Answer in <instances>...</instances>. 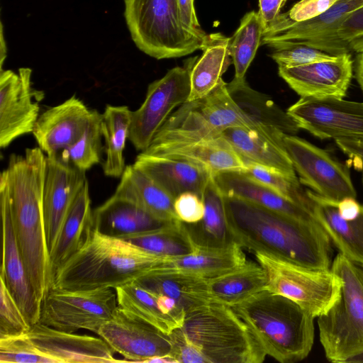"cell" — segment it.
I'll return each mask as SVG.
<instances>
[{"instance_id":"obj_41","label":"cell","mask_w":363,"mask_h":363,"mask_svg":"<svg viewBox=\"0 0 363 363\" xmlns=\"http://www.w3.org/2000/svg\"><path fill=\"white\" fill-rule=\"evenodd\" d=\"M245 164L246 169L244 172L249 177L270 187L284 198L305 208L312 213L313 200L310 196L309 190L302 187L298 177H291L251 162H247Z\"/></svg>"},{"instance_id":"obj_21","label":"cell","mask_w":363,"mask_h":363,"mask_svg":"<svg viewBox=\"0 0 363 363\" xmlns=\"http://www.w3.org/2000/svg\"><path fill=\"white\" fill-rule=\"evenodd\" d=\"M91 113L75 95L48 108L39 116L32 133L38 147L47 157H57L83 134Z\"/></svg>"},{"instance_id":"obj_37","label":"cell","mask_w":363,"mask_h":363,"mask_svg":"<svg viewBox=\"0 0 363 363\" xmlns=\"http://www.w3.org/2000/svg\"><path fill=\"white\" fill-rule=\"evenodd\" d=\"M208 281L213 301L231 306L264 289L267 278L259 264L247 261L231 272L208 279Z\"/></svg>"},{"instance_id":"obj_25","label":"cell","mask_w":363,"mask_h":363,"mask_svg":"<svg viewBox=\"0 0 363 363\" xmlns=\"http://www.w3.org/2000/svg\"><path fill=\"white\" fill-rule=\"evenodd\" d=\"M313 200L311 212L340 253L363 267V206L358 217L347 220L341 217L337 202L309 190Z\"/></svg>"},{"instance_id":"obj_6","label":"cell","mask_w":363,"mask_h":363,"mask_svg":"<svg viewBox=\"0 0 363 363\" xmlns=\"http://www.w3.org/2000/svg\"><path fill=\"white\" fill-rule=\"evenodd\" d=\"M330 269L340 287L333 305L318 317L319 337L328 360L344 363L363 352V267L339 252Z\"/></svg>"},{"instance_id":"obj_14","label":"cell","mask_w":363,"mask_h":363,"mask_svg":"<svg viewBox=\"0 0 363 363\" xmlns=\"http://www.w3.org/2000/svg\"><path fill=\"white\" fill-rule=\"evenodd\" d=\"M130 362H173L170 336L118 306L113 317L97 333Z\"/></svg>"},{"instance_id":"obj_10","label":"cell","mask_w":363,"mask_h":363,"mask_svg":"<svg viewBox=\"0 0 363 363\" xmlns=\"http://www.w3.org/2000/svg\"><path fill=\"white\" fill-rule=\"evenodd\" d=\"M117 307L113 288L85 291L51 288L42 300L39 323L68 333L85 329L97 334Z\"/></svg>"},{"instance_id":"obj_2","label":"cell","mask_w":363,"mask_h":363,"mask_svg":"<svg viewBox=\"0 0 363 363\" xmlns=\"http://www.w3.org/2000/svg\"><path fill=\"white\" fill-rule=\"evenodd\" d=\"M46 156L38 147L10 155L0 176L6 194L13 230L35 294L40 302L52 286L43 212Z\"/></svg>"},{"instance_id":"obj_20","label":"cell","mask_w":363,"mask_h":363,"mask_svg":"<svg viewBox=\"0 0 363 363\" xmlns=\"http://www.w3.org/2000/svg\"><path fill=\"white\" fill-rule=\"evenodd\" d=\"M26 335L43 354L58 363L118 362L113 350L101 337L76 335L40 323L30 326Z\"/></svg>"},{"instance_id":"obj_45","label":"cell","mask_w":363,"mask_h":363,"mask_svg":"<svg viewBox=\"0 0 363 363\" xmlns=\"http://www.w3.org/2000/svg\"><path fill=\"white\" fill-rule=\"evenodd\" d=\"M363 35V7L349 15L328 40L315 48L333 55L350 52L348 43Z\"/></svg>"},{"instance_id":"obj_30","label":"cell","mask_w":363,"mask_h":363,"mask_svg":"<svg viewBox=\"0 0 363 363\" xmlns=\"http://www.w3.org/2000/svg\"><path fill=\"white\" fill-rule=\"evenodd\" d=\"M220 135L230 144L245 163H254L297 177L284 145L258 131L241 128H228Z\"/></svg>"},{"instance_id":"obj_31","label":"cell","mask_w":363,"mask_h":363,"mask_svg":"<svg viewBox=\"0 0 363 363\" xmlns=\"http://www.w3.org/2000/svg\"><path fill=\"white\" fill-rule=\"evenodd\" d=\"M229 93L240 108L260 127L282 140L300 129L292 118L267 95L252 89L246 80L227 84Z\"/></svg>"},{"instance_id":"obj_54","label":"cell","mask_w":363,"mask_h":363,"mask_svg":"<svg viewBox=\"0 0 363 363\" xmlns=\"http://www.w3.org/2000/svg\"><path fill=\"white\" fill-rule=\"evenodd\" d=\"M1 69H3V64L4 61L6 59V43L4 39V35H3V26H1Z\"/></svg>"},{"instance_id":"obj_27","label":"cell","mask_w":363,"mask_h":363,"mask_svg":"<svg viewBox=\"0 0 363 363\" xmlns=\"http://www.w3.org/2000/svg\"><path fill=\"white\" fill-rule=\"evenodd\" d=\"M93 220L94 230L118 238L158 229L175 221L161 220L113 194L93 211Z\"/></svg>"},{"instance_id":"obj_29","label":"cell","mask_w":363,"mask_h":363,"mask_svg":"<svg viewBox=\"0 0 363 363\" xmlns=\"http://www.w3.org/2000/svg\"><path fill=\"white\" fill-rule=\"evenodd\" d=\"M142 287L173 298L186 314L215 302L211 296L208 279L171 270L151 272L136 279Z\"/></svg>"},{"instance_id":"obj_24","label":"cell","mask_w":363,"mask_h":363,"mask_svg":"<svg viewBox=\"0 0 363 363\" xmlns=\"http://www.w3.org/2000/svg\"><path fill=\"white\" fill-rule=\"evenodd\" d=\"M118 306L169 335L183 325L186 313L173 298L156 294L135 281L116 287Z\"/></svg>"},{"instance_id":"obj_11","label":"cell","mask_w":363,"mask_h":363,"mask_svg":"<svg viewBox=\"0 0 363 363\" xmlns=\"http://www.w3.org/2000/svg\"><path fill=\"white\" fill-rule=\"evenodd\" d=\"M196 59H189L184 66L174 67L150 83L143 103L131 111L128 140L137 150L145 151L172 111L187 101L191 69Z\"/></svg>"},{"instance_id":"obj_52","label":"cell","mask_w":363,"mask_h":363,"mask_svg":"<svg viewBox=\"0 0 363 363\" xmlns=\"http://www.w3.org/2000/svg\"><path fill=\"white\" fill-rule=\"evenodd\" d=\"M354 70L357 82L363 92V52L357 53Z\"/></svg>"},{"instance_id":"obj_16","label":"cell","mask_w":363,"mask_h":363,"mask_svg":"<svg viewBox=\"0 0 363 363\" xmlns=\"http://www.w3.org/2000/svg\"><path fill=\"white\" fill-rule=\"evenodd\" d=\"M85 172L60 157L46 156L43 212L49 253L74 199L87 182Z\"/></svg>"},{"instance_id":"obj_49","label":"cell","mask_w":363,"mask_h":363,"mask_svg":"<svg viewBox=\"0 0 363 363\" xmlns=\"http://www.w3.org/2000/svg\"><path fill=\"white\" fill-rule=\"evenodd\" d=\"M287 0H259L258 11L264 33L273 25ZM263 33V34H264Z\"/></svg>"},{"instance_id":"obj_23","label":"cell","mask_w":363,"mask_h":363,"mask_svg":"<svg viewBox=\"0 0 363 363\" xmlns=\"http://www.w3.org/2000/svg\"><path fill=\"white\" fill-rule=\"evenodd\" d=\"M174 199L190 191L202 198L213 174L206 167L193 162L164 156L139 154L133 164Z\"/></svg>"},{"instance_id":"obj_5","label":"cell","mask_w":363,"mask_h":363,"mask_svg":"<svg viewBox=\"0 0 363 363\" xmlns=\"http://www.w3.org/2000/svg\"><path fill=\"white\" fill-rule=\"evenodd\" d=\"M204 363H262L267 356L230 306L211 302L186 314L177 328Z\"/></svg>"},{"instance_id":"obj_44","label":"cell","mask_w":363,"mask_h":363,"mask_svg":"<svg viewBox=\"0 0 363 363\" xmlns=\"http://www.w3.org/2000/svg\"><path fill=\"white\" fill-rule=\"evenodd\" d=\"M30 328L4 279L0 277V338L24 334Z\"/></svg>"},{"instance_id":"obj_36","label":"cell","mask_w":363,"mask_h":363,"mask_svg":"<svg viewBox=\"0 0 363 363\" xmlns=\"http://www.w3.org/2000/svg\"><path fill=\"white\" fill-rule=\"evenodd\" d=\"M130 120L131 111L127 106L108 104L101 114V127L106 155L102 169L107 177H121L125 170L123 151L128 139Z\"/></svg>"},{"instance_id":"obj_35","label":"cell","mask_w":363,"mask_h":363,"mask_svg":"<svg viewBox=\"0 0 363 363\" xmlns=\"http://www.w3.org/2000/svg\"><path fill=\"white\" fill-rule=\"evenodd\" d=\"M242 248L236 242L225 248H197L189 255L166 258L155 271L171 270L212 279L246 263Z\"/></svg>"},{"instance_id":"obj_18","label":"cell","mask_w":363,"mask_h":363,"mask_svg":"<svg viewBox=\"0 0 363 363\" xmlns=\"http://www.w3.org/2000/svg\"><path fill=\"white\" fill-rule=\"evenodd\" d=\"M351 52L331 60L296 67H279V75L301 97L344 98L353 77Z\"/></svg>"},{"instance_id":"obj_46","label":"cell","mask_w":363,"mask_h":363,"mask_svg":"<svg viewBox=\"0 0 363 363\" xmlns=\"http://www.w3.org/2000/svg\"><path fill=\"white\" fill-rule=\"evenodd\" d=\"M174 206L177 218L184 223H197L204 216V202L201 197L193 192L179 195L174 199Z\"/></svg>"},{"instance_id":"obj_15","label":"cell","mask_w":363,"mask_h":363,"mask_svg":"<svg viewBox=\"0 0 363 363\" xmlns=\"http://www.w3.org/2000/svg\"><path fill=\"white\" fill-rule=\"evenodd\" d=\"M32 70L21 67L18 74L0 70V147H8L17 138L33 133L40 106L33 98Z\"/></svg>"},{"instance_id":"obj_47","label":"cell","mask_w":363,"mask_h":363,"mask_svg":"<svg viewBox=\"0 0 363 363\" xmlns=\"http://www.w3.org/2000/svg\"><path fill=\"white\" fill-rule=\"evenodd\" d=\"M337 0H300L283 13L291 21L303 22L315 18L329 10Z\"/></svg>"},{"instance_id":"obj_17","label":"cell","mask_w":363,"mask_h":363,"mask_svg":"<svg viewBox=\"0 0 363 363\" xmlns=\"http://www.w3.org/2000/svg\"><path fill=\"white\" fill-rule=\"evenodd\" d=\"M148 155L186 160L199 164L213 175L225 171H242L246 164L220 135L204 138L154 137Z\"/></svg>"},{"instance_id":"obj_3","label":"cell","mask_w":363,"mask_h":363,"mask_svg":"<svg viewBox=\"0 0 363 363\" xmlns=\"http://www.w3.org/2000/svg\"><path fill=\"white\" fill-rule=\"evenodd\" d=\"M166 258L94 230L86 244L55 272L51 288L116 289L156 270Z\"/></svg>"},{"instance_id":"obj_55","label":"cell","mask_w":363,"mask_h":363,"mask_svg":"<svg viewBox=\"0 0 363 363\" xmlns=\"http://www.w3.org/2000/svg\"><path fill=\"white\" fill-rule=\"evenodd\" d=\"M344 363H363V352L347 358Z\"/></svg>"},{"instance_id":"obj_19","label":"cell","mask_w":363,"mask_h":363,"mask_svg":"<svg viewBox=\"0 0 363 363\" xmlns=\"http://www.w3.org/2000/svg\"><path fill=\"white\" fill-rule=\"evenodd\" d=\"M2 220V263L1 275L27 322H39L41 302L38 298L21 253L13 228L4 189L0 186Z\"/></svg>"},{"instance_id":"obj_51","label":"cell","mask_w":363,"mask_h":363,"mask_svg":"<svg viewBox=\"0 0 363 363\" xmlns=\"http://www.w3.org/2000/svg\"><path fill=\"white\" fill-rule=\"evenodd\" d=\"M337 209L341 217L352 220L358 217L362 205L353 197H345L337 202Z\"/></svg>"},{"instance_id":"obj_13","label":"cell","mask_w":363,"mask_h":363,"mask_svg":"<svg viewBox=\"0 0 363 363\" xmlns=\"http://www.w3.org/2000/svg\"><path fill=\"white\" fill-rule=\"evenodd\" d=\"M286 112L299 128L320 139H363V102L301 97Z\"/></svg>"},{"instance_id":"obj_39","label":"cell","mask_w":363,"mask_h":363,"mask_svg":"<svg viewBox=\"0 0 363 363\" xmlns=\"http://www.w3.org/2000/svg\"><path fill=\"white\" fill-rule=\"evenodd\" d=\"M263 33L258 12L252 11L247 13L234 35L230 38L229 50L235 67L233 81L246 80V72L261 45Z\"/></svg>"},{"instance_id":"obj_50","label":"cell","mask_w":363,"mask_h":363,"mask_svg":"<svg viewBox=\"0 0 363 363\" xmlns=\"http://www.w3.org/2000/svg\"><path fill=\"white\" fill-rule=\"evenodd\" d=\"M337 146L347 156L359 170L363 169V139L335 140Z\"/></svg>"},{"instance_id":"obj_28","label":"cell","mask_w":363,"mask_h":363,"mask_svg":"<svg viewBox=\"0 0 363 363\" xmlns=\"http://www.w3.org/2000/svg\"><path fill=\"white\" fill-rule=\"evenodd\" d=\"M94 230L93 211L86 182L74 199L50 252L52 277L62 265L86 244Z\"/></svg>"},{"instance_id":"obj_34","label":"cell","mask_w":363,"mask_h":363,"mask_svg":"<svg viewBox=\"0 0 363 363\" xmlns=\"http://www.w3.org/2000/svg\"><path fill=\"white\" fill-rule=\"evenodd\" d=\"M230 38L220 33L206 35L201 50L190 73V93L187 101L204 98L223 79L222 75L233 64L229 50Z\"/></svg>"},{"instance_id":"obj_8","label":"cell","mask_w":363,"mask_h":363,"mask_svg":"<svg viewBox=\"0 0 363 363\" xmlns=\"http://www.w3.org/2000/svg\"><path fill=\"white\" fill-rule=\"evenodd\" d=\"M230 128L256 130L282 144L281 140L260 127L240 108L223 79L204 98L181 105L169 116L157 134L170 137L204 138L219 135Z\"/></svg>"},{"instance_id":"obj_32","label":"cell","mask_w":363,"mask_h":363,"mask_svg":"<svg viewBox=\"0 0 363 363\" xmlns=\"http://www.w3.org/2000/svg\"><path fill=\"white\" fill-rule=\"evenodd\" d=\"M113 195L161 220H179L174 211V199L133 164L125 167Z\"/></svg>"},{"instance_id":"obj_26","label":"cell","mask_w":363,"mask_h":363,"mask_svg":"<svg viewBox=\"0 0 363 363\" xmlns=\"http://www.w3.org/2000/svg\"><path fill=\"white\" fill-rule=\"evenodd\" d=\"M213 179L225 196H235L267 208L308 222H317L305 208L288 200L242 171L216 173Z\"/></svg>"},{"instance_id":"obj_33","label":"cell","mask_w":363,"mask_h":363,"mask_svg":"<svg viewBox=\"0 0 363 363\" xmlns=\"http://www.w3.org/2000/svg\"><path fill=\"white\" fill-rule=\"evenodd\" d=\"M202 199L205 205L203 218L195 223H184L197 248L218 249L233 245L234 239L227 223L224 196L213 179H209Z\"/></svg>"},{"instance_id":"obj_48","label":"cell","mask_w":363,"mask_h":363,"mask_svg":"<svg viewBox=\"0 0 363 363\" xmlns=\"http://www.w3.org/2000/svg\"><path fill=\"white\" fill-rule=\"evenodd\" d=\"M194 1L178 0L180 18L184 26L189 31L203 40L207 34H206L199 25L194 9Z\"/></svg>"},{"instance_id":"obj_40","label":"cell","mask_w":363,"mask_h":363,"mask_svg":"<svg viewBox=\"0 0 363 363\" xmlns=\"http://www.w3.org/2000/svg\"><path fill=\"white\" fill-rule=\"evenodd\" d=\"M101 114L92 110L89 121L80 138L57 157L86 172L100 162L101 153Z\"/></svg>"},{"instance_id":"obj_4","label":"cell","mask_w":363,"mask_h":363,"mask_svg":"<svg viewBox=\"0 0 363 363\" xmlns=\"http://www.w3.org/2000/svg\"><path fill=\"white\" fill-rule=\"evenodd\" d=\"M230 307L267 355L281 363H294L309 354L315 317L293 300L264 289Z\"/></svg>"},{"instance_id":"obj_7","label":"cell","mask_w":363,"mask_h":363,"mask_svg":"<svg viewBox=\"0 0 363 363\" xmlns=\"http://www.w3.org/2000/svg\"><path fill=\"white\" fill-rule=\"evenodd\" d=\"M125 18L135 45L152 57H180L201 50L205 38L184 26L178 0H125Z\"/></svg>"},{"instance_id":"obj_12","label":"cell","mask_w":363,"mask_h":363,"mask_svg":"<svg viewBox=\"0 0 363 363\" xmlns=\"http://www.w3.org/2000/svg\"><path fill=\"white\" fill-rule=\"evenodd\" d=\"M282 140L301 184L335 202L345 197L356 198L347 165L329 152L295 135H285Z\"/></svg>"},{"instance_id":"obj_53","label":"cell","mask_w":363,"mask_h":363,"mask_svg":"<svg viewBox=\"0 0 363 363\" xmlns=\"http://www.w3.org/2000/svg\"><path fill=\"white\" fill-rule=\"evenodd\" d=\"M350 52L359 53L363 52V35L359 36L351 40L347 45Z\"/></svg>"},{"instance_id":"obj_38","label":"cell","mask_w":363,"mask_h":363,"mask_svg":"<svg viewBox=\"0 0 363 363\" xmlns=\"http://www.w3.org/2000/svg\"><path fill=\"white\" fill-rule=\"evenodd\" d=\"M155 255L176 257L197 249L183 222L177 220L162 228L121 238Z\"/></svg>"},{"instance_id":"obj_1","label":"cell","mask_w":363,"mask_h":363,"mask_svg":"<svg viewBox=\"0 0 363 363\" xmlns=\"http://www.w3.org/2000/svg\"><path fill=\"white\" fill-rule=\"evenodd\" d=\"M223 196L229 230L241 247L308 268L330 269L332 242L318 222L297 219L235 196Z\"/></svg>"},{"instance_id":"obj_43","label":"cell","mask_w":363,"mask_h":363,"mask_svg":"<svg viewBox=\"0 0 363 363\" xmlns=\"http://www.w3.org/2000/svg\"><path fill=\"white\" fill-rule=\"evenodd\" d=\"M0 362L58 363L55 359L42 353L26 333L0 338Z\"/></svg>"},{"instance_id":"obj_9","label":"cell","mask_w":363,"mask_h":363,"mask_svg":"<svg viewBox=\"0 0 363 363\" xmlns=\"http://www.w3.org/2000/svg\"><path fill=\"white\" fill-rule=\"evenodd\" d=\"M255 255L267 274L265 289L293 300L315 318L337 299L340 281L330 269L308 268L261 252Z\"/></svg>"},{"instance_id":"obj_42","label":"cell","mask_w":363,"mask_h":363,"mask_svg":"<svg viewBox=\"0 0 363 363\" xmlns=\"http://www.w3.org/2000/svg\"><path fill=\"white\" fill-rule=\"evenodd\" d=\"M272 49L271 57L279 67H296L313 62L331 60L333 55L316 49L304 42L284 40L272 42L267 45Z\"/></svg>"},{"instance_id":"obj_22","label":"cell","mask_w":363,"mask_h":363,"mask_svg":"<svg viewBox=\"0 0 363 363\" xmlns=\"http://www.w3.org/2000/svg\"><path fill=\"white\" fill-rule=\"evenodd\" d=\"M363 7V0H337L320 16L303 22H293L280 13L262 37L261 45L284 40L302 41L316 48L334 35L341 23Z\"/></svg>"}]
</instances>
